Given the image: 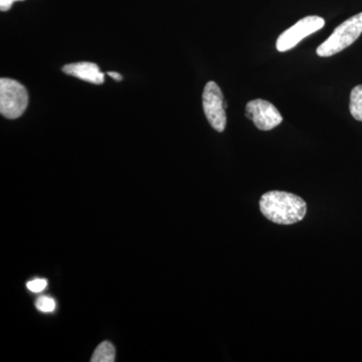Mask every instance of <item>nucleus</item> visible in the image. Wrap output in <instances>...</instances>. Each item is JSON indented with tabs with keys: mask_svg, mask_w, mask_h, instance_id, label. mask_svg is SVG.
Returning a JSON list of instances; mask_svg holds the SVG:
<instances>
[{
	"mask_svg": "<svg viewBox=\"0 0 362 362\" xmlns=\"http://www.w3.org/2000/svg\"><path fill=\"white\" fill-rule=\"evenodd\" d=\"M259 209L267 220L278 225L288 226L303 220L307 213V204L298 195L273 190L262 195Z\"/></svg>",
	"mask_w": 362,
	"mask_h": 362,
	"instance_id": "1",
	"label": "nucleus"
},
{
	"mask_svg": "<svg viewBox=\"0 0 362 362\" xmlns=\"http://www.w3.org/2000/svg\"><path fill=\"white\" fill-rule=\"evenodd\" d=\"M362 33V13L352 16L335 28L332 35L317 47V54L322 58L334 56L349 47Z\"/></svg>",
	"mask_w": 362,
	"mask_h": 362,
	"instance_id": "2",
	"label": "nucleus"
},
{
	"mask_svg": "<svg viewBox=\"0 0 362 362\" xmlns=\"http://www.w3.org/2000/svg\"><path fill=\"white\" fill-rule=\"evenodd\" d=\"M28 105L25 86L13 78L0 80V113L7 119L20 118Z\"/></svg>",
	"mask_w": 362,
	"mask_h": 362,
	"instance_id": "3",
	"label": "nucleus"
},
{
	"mask_svg": "<svg viewBox=\"0 0 362 362\" xmlns=\"http://www.w3.org/2000/svg\"><path fill=\"white\" fill-rule=\"evenodd\" d=\"M204 114L211 127L218 132H223L226 125V103L223 92L216 83H207L202 94Z\"/></svg>",
	"mask_w": 362,
	"mask_h": 362,
	"instance_id": "4",
	"label": "nucleus"
},
{
	"mask_svg": "<svg viewBox=\"0 0 362 362\" xmlns=\"http://www.w3.org/2000/svg\"><path fill=\"white\" fill-rule=\"evenodd\" d=\"M324 25H325V21L320 16H306L292 25L291 28H288L278 37L276 47L281 52L290 51L305 37L321 30Z\"/></svg>",
	"mask_w": 362,
	"mask_h": 362,
	"instance_id": "5",
	"label": "nucleus"
},
{
	"mask_svg": "<svg viewBox=\"0 0 362 362\" xmlns=\"http://www.w3.org/2000/svg\"><path fill=\"white\" fill-rule=\"evenodd\" d=\"M246 116L262 131L274 129L283 121V117L278 109L263 99L250 101L246 107Z\"/></svg>",
	"mask_w": 362,
	"mask_h": 362,
	"instance_id": "6",
	"label": "nucleus"
},
{
	"mask_svg": "<svg viewBox=\"0 0 362 362\" xmlns=\"http://www.w3.org/2000/svg\"><path fill=\"white\" fill-rule=\"evenodd\" d=\"M63 71L66 75L73 76L90 84L101 85L104 83V74L96 64L90 62L69 64L63 66Z\"/></svg>",
	"mask_w": 362,
	"mask_h": 362,
	"instance_id": "7",
	"label": "nucleus"
},
{
	"mask_svg": "<svg viewBox=\"0 0 362 362\" xmlns=\"http://www.w3.org/2000/svg\"><path fill=\"white\" fill-rule=\"evenodd\" d=\"M115 347L111 342L104 341L95 350L90 361L92 362H113L115 361Z\"/></svg>",
	"mask_w": 362,
	"mask_h": 362,
	"instance_id": "8",
	"label": "nucleus"
},
{
	"mask_svg": "<svg viewBox=\"0 0 362 362\" xmlns=\"http://www.w3.org/2000/svg\"><path fill=\"white\" fill-rule=\"evenodd\" d=\"M350 113L357 121H362V85L356 86L350 94Z\"/></svg>",
	"mask_w": 362,
	"mask_h": 362,
	"instance_id": "9",
	"label": "nucleus"
},
{
	"mask_svg": "<svg viewBox=\"0 0 362 362\" xmlns=\"http://www.w3.org/2000/svg\"><path fill=\"white\" fill-rule=\"evenodd\" d=\"M35 307L37 310L44 312V313H49V312L54 311L56 309V301L49 296H40L39 299L35 301Z\"/></svg>",
	"mask_w": 362,
	"mask_h": 362,
	"instance_id": "10",
	"label": "nucleus"
},
{
	"mask_svg": "<svg viewBox=\"0 0 362 362\" xmlns=\"http://www.w3.org/2000/svg\"><path fill=\"white\" fill-rule=\"evenodd\" d=\"M47 286V281L45 279H35L26 284V287L33 293H40L44 291Z\"/></svg>",
	"mask_w": 362,
	"mask_h": 362,
	"instance_id": "11",
	"label": "nucleus"
},
{
	"mask_svg": "<svg viewBox=\"0 0 362 362\" xmlns=\"http://www.w3.org/2000/svg\"><path fill=\"white\" fill-rule=\"evenodd\" d=\"M16 1H23V0H0V11H9Z\"/></svg>",
	"mask_w": 362,
	"mask_h": 362,
	"instance_id": "12",
	"label": "nucleus"
},
{
	"mask_svg": "<svg viewBox=\"0 0 362 362\" xmlns=\"http://www.w3.org/2000/svg\"><path fill=\"white\" fill-rule=\"evenodd\" d=\"M107 75L110 76L111 78H113L114 80L116 81H122V76L120 75V74L115 73V71H109Z\"/></svg>",
	"mask_w": 362,
	"mask_h": 362,
	"instance_id": "13",
	"label": "nucleus"
}]
</instances>
